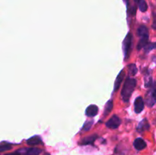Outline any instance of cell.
Listing matches in <instances>:
<instances>
[{"instance_id": "1", "label": "cell", "mask_w": 156, "mask_h": 155, "mask_svg": "<svg viewBox=\"0 0 156 155\" xmlns=\"http://www.w3.org/2000/svg\"><path fill=\"white\" fill-rule=\"evenodd\" d=\"M136 85V81L134 78H127L125 81V83L123 84V89L121 91V96L123 98V101L128 102L129 101L130 96L132 95L134 89Z\"/></svg>"}, {"instance_id": "2", "label": "cell", "mask_w": 156, "mask_h": 155, "mask_svg": "<svg viewBox=\"0 0 156 155\" xmlns=\"http://www.w3.org/2000/svg\"><path fill=\"white\" fill-rule=\"evenodd\" d=\"M132 40L133 35L131 34L130 33H128V34L126 35V36L125 37L123 43V50L125 59H127L129 56V53H130L131 50V45H132Z\"/></svg>"}, {"instance_id": "3", "label": "cell", "mask_w": 156, "mask_h": 155, "mask_svg": "<svg viewBox=\"0 0 156 155\" xmlns=\"http://www.w3.org/2000/svg\"><path fill=\"white\" fill-rule=\"evenodd\" d=\"M120 124H121V120H120V119L117 115H114L107 122L106 126L108 128H109V129H117L120 126Z\"/></svg>"}, {"instance_id": "4", "label": "cell", "mask_w": 156, "mask_h": 155, "mask_svg": "<svg viewBox=\"0 0 156 155\" xmlns=\"http://www.w3.org/2000/svg\"><path fill=\"white\" fill-rule=\"evenodd\" d=\"M18 151L21 153V155H39L42 150L37 147H31V148L21 149V150H18Z\"/></svg>"}, {"instance_id": "5", "label": "cell", "mask_w": 156, "mask_h": 155, "mask_svg": "<svg viewBox=\"0 0 156 155\" xmlns=\"http://www.w3.org/2000/svg\"><path fill=\"white\" fill-rule=\"evenodd\" d=\"M146 103L147 105L150 107L153 106L155 103V85L153 86V88L149 91V94H147V97H146Z\"/></svg>"}, {"instance_id": "6", "label": "cell", "mask_w": 156, "mask_h": 155, "mask_svg": "<svg viewBox=\"0 0 156 155\" xmlns=\"http://www.w3.org/2000/svg\"><path fill=\"white\" fill-rule=\"evenodd\" d=\"M144 109V101L142 97H138L134 103V110L136 113H140Z\"/></svg>"}, {"instance_id": "7", "label": "cell", "mask_w": 156, "mask_h": 155, "mask_svg": "<svg viewBox=\"0 0 156 155\" xmlns=\"http://www.w3.org/2000/svg\"><path fill=\"white\" fill-rule=\"evenodd\" d=\"M98 112V107L95 105H90L87 107L86 110H85V114L87 116L93 117L95 116Z\"/></svg>"}, {"instance_id": "8", "label": "cell", "mask_w": 156, "mask_h": 155, "mask_svg": "<svg viewBox=\"0 0 156 155\" xmlns=\"http://www.w3.org/2000/svg\"><path fill=\"white\" fill-rule=\"evenodd\" d=\"M133 145L137 150H141L146 147V143L143 139L138 138L134 141Z\"/></svg>"}, {"instance_id": "9", "label": "cell", "mask_w": 156, "mask_h": 155, "mask_svg": "<svg viewBox=\"0 0 156 155\" xmlns=\"http://www.w3.org/2000/svg\"><path fill=\"white\" fill-rule=\"evenodd\" d=\"M97 138H98L97 135H90V136L83 138V139L82 140V141L80 142V144L81 145H88V144H91L94 142V141L97 139Z\"/></svg>"}, {"instance_id": "10", "label": "cell", "mask_w": 156, "mask_h": 155, "mask_svg": "<svg viewBox=\"0 0 156 155\" xmlns=\"http://www.w3.org/2000/svg\"><path fill=\"white\" fill-rule=\"evenodd\" d=\"M137 34L140 38H149V30L148 28L144 25L140 26L137 30Z\"/></svg>"}, {"instance_id": "11", "label": "cell", "mask_w": 156, "mask_h": 155, "mask_svg": "<svg viewBox=\"0 0 156 155\" xmlns=\"http://www.w3.org/2000/svg\"><path fill=\"white\" fill-rule=\"evenodd\" d=\"M123 76H124V71H123V70H122L120 72V74H118L117 78H116L115 84H114V91H117L119 89V88L120 86V84H121L122 81H123Z\"/></svg>"}, {"instance_id": "12", "label": "cell", "mask_w": 156, "mask_h": 155, "mask_svg": "<svg viewBox=\"0 0 156 155\" xmlns=\"http://www.w3.org/2000/svg\"><path fill=\"white\" fill-rule=\"evenodd\" d=\"M41 138L40 136H37V135H35V136L31 137V138H29L27 141V144L29 145H37V144H39L41 143Z\"/></svg>"}, {"instance_id": "13", "label": "cell", "mask_w": 156, "mask_h": 155, "mask_svg": "<svg viewBox=\"0 0 156 155\" xmlns=\"http://www.w3.org/2000/svg\"><path fill=\"white\" fill-rule=\"evenodd\" d=\"M12 144H9V143H7V142L0 143V152L9 150H10V149H12Z\"/></svg>"}, {"instance_id": "14", "label": "cell", "mask_w": 156, "mask_h": 155, "mask_svg": "<svg viewBox=\"0 0 156 155\" xmlns=\"http://www.w3.org/2000/svg\"><path fill=\"white\" fill-rule=\"evenodd\" d=\"M112 108H113V102L112 100H109V101L106 103V105H105V112H104L105 115H108V114L112 110Z\"/></svg>"}, {"instance_id": "15", "label": "cell", "mask_w": 156, "mask_h": 155, "mask_svg": "<svg viewBox=\"0 0 156 155\" xmlns=\"http://www.w3.org/2000/svg\"><path fill=\"white\" fill-rule=\"evenodd\" d=\"M138 4H139V9H140V10L141 11V12H146V10L148 9V5H147V4H146V2L145 0H143V1L140 2Z\"/></svg>"}, {"instance_id": "16", "label": "cell", "mask_w": 156, "mask_h": 155, "mask_svg": "<svg viewBox=\"0 0 156 155\" xmlns=\"http://www.w3.org/2000/svg\"><path fill=\"white\" fill-rule=\"evenodd\" d=\"M137 72V68L134 64L129 65V74L130 75H135Z\"/></svg>"}, {"instance_id": "17", "label": "cell", "mask_w": 156, "mask_h": 155, "mask_svg": "<svg viewBox=\"0 0 156 155\" xmlns=\"http://www.w3.org/2000/svg\"><path fill=\"white\" fill-rule=\"evenodd\" d=\"M143 48L146 49V52L148 53V52L151 51V50H154L155 48V43H147L146 46H145Z\"/></svg>"}, {"instance_id": "18", "label": "cell", "mask_w": 156, "mask_h": 155, "mask_svg": "<svg viewBox=\"0 0 156 155\" xmlns=\"http://www.w3.org/2000/svg\"><path fill=\"white\" fill-rule=\"evenodd\" d=\"M92 123H93L92 121L86 122L84 124L83 127H82V130L85 131V132H87V131H89L90 129H91V125H92Z\"/></svg>"}, {"instance_id": "19", "label": "cell", "mask_w": 156, "mask_h": 155, "mask_svg": "<svg viewBox=\"0 0 156 155\" xmlns=\"http://www.w3.org/2000/svg\"><path fill=\"white\" fill-rule=\"evenodd\" d=\"M5 155H21V153H20L18 151H16V152H14V153H7V154H5Z\"/></svg>"}, {"instance_id": "20", "label": "cell", "mask_w": 156, "mask_h": 155, "mask_svg": "<svg viewBox=\"0 0 156 155\" xmlns=\"http://www.w3.org/2000/svg\"><path fill=\"white\" fill-rule=\"evenodd\" d=\"M134 1H135V2H136V3H139V2H140L143 1V0H134Z\"/></svg>"}, {"instance_id": "21", "label": "cell", "mask_w": 156, "mask_h": 155, "mask_svg": "<svg viewBox=\"0 0 156 155\" xmlns=\"http://www.w3.org/2000/svg\"><path fill=\"white\" fill-rule=\"evenodd\" d=\"M123 1H124L125 3H127L128 2V0H123Z\"/></svg>"}, {"instance_id": "22", "label": "cell", "mask_w": 156, "mask_h": 155, "mask_svg": "<svg viewBox=\"0 0 156 155\" xmlns=\"http://www.w3.org/2000/svg\"><path fill=\"white\" fill-rule=\"evenodd\" d=\"M44 155H50V153H45V154H44Z\"/></svg>"}]
</instances>
